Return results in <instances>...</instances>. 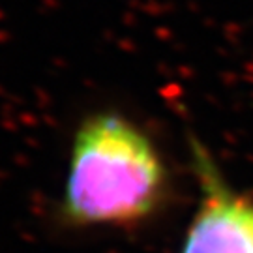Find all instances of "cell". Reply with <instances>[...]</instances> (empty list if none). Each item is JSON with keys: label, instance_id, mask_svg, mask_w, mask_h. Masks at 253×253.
Here are the masks:
<instances>
[{"label": "cell", "instance_id": "1", "mask_svg": "<svg viewBox=\"0 0 253 253\" xmlns=\"http://www.w3.org/2000/svg\"><path fill=\"white\" fill-rule=\"evenodd\" d=\"M171 197V171L152 135L103 109L73 133L54 221L66 231L133 229L162 216Z\"/></svg>", "mask_w": 253, "mask_h": 253}, {"label": "cell", "instance_id": "2", "mask_svg": "<svg viewBox=\"0 0 253 253\" xmlns=\"http://www.w3.org/2000/svg\"><path fill=\"white\" fill-rule=\"evenodd\" d=\"M197 208L178 253H253V199L227 180L199 137H188Z\"/></svg>", "mask_w": 253, "mask_h": 253}]
</instances>
